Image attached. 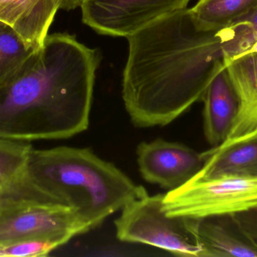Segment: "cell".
I'll return each instance as SVG.
<instances>
[{
	"mask_svg": "<svg viewBox=\"0 0 257 257\" xmlns=\"http://www.w3.org/2000/svg\"><path fill=\"white\" fill-rule=\"evenodd\" d=\"M220 33L224 63L246 54L257 39V9L245 19Z\"/></svg>",
	"mask_w": 257,
	"mask_h": 257,
	"instance_id": "e0dca14e",
	"label": "cell"
},
{
	"mask_svg": "<svg viewBox=\"0 0 257 257\" xmlns=\"http://www.w3.org/2000/svg\"><path fill=\"white\" fill-rule=\"evenodd\" d=\"M203 167L192 179L222 175L257 178V128L204 152Z\"/></svg>",
	"mask_w": 257,
	"mask_h": 257,
	"instance_id": "8fae6325",
	"label": "cell"
},
{
	"mask_svg": "<svg viewBox=\"0 0 257 257\" xmlns=\"http://www.w3.org/2000/svg\"><path fill=\"white\" fill-rule=\"evenodd\" d=\"M257 9V0H199L190 9L202 30L219 32L250 16Z\"/></svg>",
	"mask_w": 257,
	"mask_h": 257,
	"instance_id": "9a60e30c",
	"label": "cell"
},
{
	"mask_svg": "<svg viewBox=\"0 0 257 257\" xmlns=\"http://www.w3.org/2000/svg\"><path fill=\"white\" fill-rule=\"evenodd\" d=\"M82 0H59L60 9L69 11L73 10L81 6Z\"/></svg>",
	"mask_w": 257,
	"mask_h": 257,
	"instance_id": "ffe728a7",
	"label": "cell"
},
{
	"mask_svg": "<svg viewBox=\"0 0 257 257\" xmlns=\"http://www.w3.org/2000/svg\"><path fill=\"white\" fill-rule=\"evenodd\" d=\"M243 235L257 249V206L231 215Z\"/></svg>",
	"mask_w": 257,
	"mask_h": 257,
	"instance_id": "d6986e66",
	"label": "cell"
},
{
	"mask_svg": "<svg viewBox=\"0 0 257 257\" xmlns=\"http://www.w3.org/2000/svg\"><path fill=\"white\" fill-rule=\"evenodd\" d=\"M127 39L122 95L132 122L139 128L173 122L202 99L225 66L220 31L202 30L187 8Z\"/></svg>",
	"mask_w": 257,
	"mask_h": 257,
	"instance_id": "6da1fadb",
	"label": "cell"
},
{
	"mask_svg": "<svg viewBox=\"0 0 257 257\" xmlns=\"http://www.w3.org/2000/svg\"><path fill=\"white\" fill-rule=\"evenodd\" d=\"M33 149L30 142L0 137V199L26 193L27 167Z\"/></svg>",
	"mask_w": 257,
	"mask_h": 257,
	"instance_id": "5bb4252c",
	"label": "cell"
},
{
	"mask_svg": "<svg viewBox=\"0 0 257 257\" xmlns=\"http://www.w3.org/2000/svg\"><path fill=\"white\" fill-rule=\"evenodd\" d=\"M62 245L60 241L49 238L24 240L0 244V256H45Z\"/></svg>",
	"mask_w": 257,
	"mask_h": 257,
	"instance_id": "ac0fdd59",
	"label": "cell"
},
{
	"mask_svg": "<svg viewBox=\"0 0 257 257\" xmlns=\"http://www.w3.org/2000/svg\"><path fill=\"white\" fill-rule=\"evenodd\" d=\"M257 206V178L222 175L191 179L163 198L169 217L199 219L232 215Z\"/></svg>",
	"mask_w": 257,
	"mask_h": 257,
	"instance_id": "8992f818",
	"label": "cell"
},
{
	"mask_svg": "<svg viewBox=\"0 0 257 257\" xmlns=\"http://www.w3.org/2000/svg\"><path fill=\"white\" fill-rule=\"evenodd\" d=\"M190 219L202 257H257V249L243 235L231 215Z\"/></svg>",
	"mask_w": 257,
	"mask_h": 257,
	"instance_id": "7c38bea8",
	"label": "cell"
},
{
	"mask_svg": "<svg viewBox=\"0 0 257 257\" xmlns=\"http://www.w3.org/2000/svg\"><path fill=\"white\" fill-rule=\"evenodd\" d=\"M25 190L29 196L73 210L91 230L128 202L148 195L91 149L69 146L33 149Z\"/></svg>",
	"mask_w": 257,
	"mask_h": 257,
	"instance_id": "3957f363",
	"label": "cell"
},
{
	"mask_svg": "<svg viewBox=\"0 0 257 257\" xmlns=\"http://www.w3.org/2000/svg\"><path fill=\"white\" fill-rule=\"evenodd\" d=\"M35 52L26 48L10 27L0 26V88L21 73Z\"/></svg>",
	"mask_w": 257,
	"mask_h": 257,
	"instance_id": "2e32d148",
	"label": "cell"
},
{
	"mask_svg": "<svg viewBox=\"0 0 257 257\" xmlns=\"http://www.w3.org/2000/svg\"><path fill=\"white\" fill-rule=\"evenodd\" d=\"M202 100L205 138L211 146H218L227 138L239 109L238 95L226 66L211 80Z\"/></svg>",
	"mask_w": 257,
	"mask_h": 257,
	"instance_id": "30bf717a",
	"label": "cell"
},
{
	"mask_svg": "<svg viewBox=\"0 0 257 257\" xmlns=\"http://www.w3.org/2000/svg\"><path fill=\"white\" fill-rule=\"evenodd\" d=\"M2 24H3V23L0 22V26H1V25H2Z\"/></svg>",
	"mask_w": 257,
	"mask_h": 257,
	"instance_id": "44dd1931",
	"label": "cell"
},
{
	"mask_svg": "<svg viewBox=\"0 0 257 257\" xmlns=\"http://www.w3.org/2000/svg\"><path fill=\"white\" fill-rule=\"evenodd\" d=\"M136 152L139 172L143 179L169 191L190 181L205 161L203 152L163 139L142 142Z\"/></svg>",
	"mask_w": 257,
	"mask_h": 257,
	"instance_id": "ba28073f",
	"label": "cell"
},
{
	"mask_svg": "<svg viewBox=\"0 0 257 257\" xmlns=\"http://www.w3.org/2000/svg\"><path fill=\"white\" fill-rule=\"evenodd\" d=\"M100 60L98 50L75 36L48 35L21 73L0 88V137L60 140L86 131Z\"/></svg>",
	"mask_w": 257,
	"mask_h": 257,
	"instance_id": "7a4b0ae2",
	"label": "cell"
},
{
	"mask_svg": "<svg viewBox=\"0 0 257 257\" xmlns=\"http://www.w3.org/2000/svg\"><path fill=\"white\" fill-rule=\"evenodd\" d=\"M59 9V0H0V22L10 27L27 49L38 51Z\"/></svg>",
	"mask_w": 257,
	"mask_h": 257,
	"instance_id": "9c48e42d",
	"label": "cell"
},
{
	"mask_svg": "<svg viewBox=\"0 0 257 257\" xmlns=\"http://www.w3.org/2000/svg\"><path fill=\"white\" fill-rule=\"evenodd\" d=\"M90 230L78 213L68 207L32 196L0 199V244L49 238L63 245Z\"/></svg>",
	"mask_w": 257,
	"mask_h": 257,
	"instance_id": "5b68a950",
	"label": "cell"
},
{
	"mask_svg": "<svg viewBox=\"0 0 257 257\" xmlns=\"http://www.w3.org/2000/svg\"><path fill=\"white\" fill-rule=\"evenodd\" d=\"M163 198L164 194H148L126 204L114 221L117 238L122 242L148 244L178 256L202 257L191 219L166 215Z\"/></svg>",
	"mask_w": 257,
	"mask_h": 257,
	"instance_id": "277c9868",
	"label": "cell"
},
{
	"mask_svg": "<svg viewBox=\"0 0 257 257\" xmlns=\"http://www.w3.org/2000/svg\"><path fill=\"white\" fill-rule=\"evenodd\" d=\"M225 66L239 101L238 115L228 140L257 128V53L238 56L225 63Z\"/></svg>",
	"mask_w": 257,
	"mask_h": 257,
	"instance_id": "4fadbf2b",
	"label": "cell"
},
{
	"mask_svg": "<svg viewBox=\"0 0 257 257\" xmlns=\"http://www.w3.org/2000/svg\"><path fill=\"white\" fill-rule=\"evenodd\" d=\"M190 0H82L84 24L101 35L128 36L154 21L187 9Z\"/></svg>",
	"mask_w": 257,
	"mask_h": 257,
	"instance_id": "52a82bcc",
	"label": "cell"
}]
</instances>
